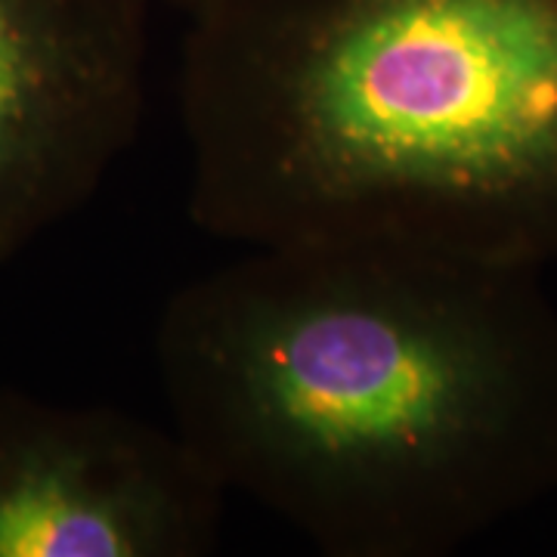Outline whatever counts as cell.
Returning <instances> with one entry per match:
<instances>
[{
  "mask_svg": "<svg viewBox=\"0 0 557 557\" xmlns=\"http://www.w3.org/2000/svg\"><path fill=\"white\" fill-rule=\"evenodd\" d=\"M174 431L332 557H443L557 490L542 270L285 242L164 304Z\"/></svg>",
  "mask_w": 557,
  "mask_h": 557,
  "instance_id": "obj_1",
  "label": "cell"
},
{
  "mask_svg": "<svg viewBox=\"0 0 557 557\" xmlns=\"http://www.w3.org/2000/svg\"><path fill=\"white\" fill-rule=\"evenodd\" d=\"M180 119L220 239L557 260V0H205Z\"/></svg>",
  "mask_w": 557,
  "mask_h": 557,
  "instance_id": "obj_2",
  "label": "cell"
},
{
  "mask_svg": "<svg viewBox=\"0 0 557 557\" xmlns=\"http://www.w3.org/2000/svg\"><path fill=\"white\" fill-rule=\"evenodd\" d=\"M226 486L174 428L0 391V557H199Z\"/></svg>",
  "mask_w": 557,
  "mask_h": 557,
  "instance_id": "obj_3",
  "label": "cell"
},
{
  "mask_svg": "<svg viewBox=\"0 0 557 557\" xmlns=\"http://www.w3.org/2000/svg\"><path fill=\"white\" fill-rule=\"evenodd\" d=\"M152 0H0V263L97 196L143 121Z\"/></svg>",
  "mask_w": 557,
  "mask_h": 557,
  "instance_id": "obj_4",
  "label": "cell"
},
{
  "mask_svg": "<svg viewBox=\"0 0 557 557\" xmlns=\"http://www.w3.org/2000/svg\"><path fill=\"white\" fill-rule=\"evenodd\" d=\"M152 3H168V7H177V10H183V13L189 16V13H196V10H199L205 0H152Z\"/></svg>",
  "mask_w": 557,
  "mask_h": 557,
  "instance_id": "obj_5",
  "label": "cell"
}]
</instances>
